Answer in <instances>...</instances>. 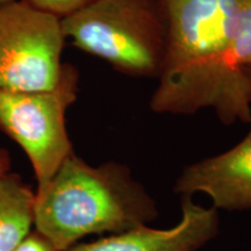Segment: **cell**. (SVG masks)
I'll return each instance as SVG.
<instances>
[{
    "label": "cell",
    "mask_w": 251,
    "mask_h": 251,
    "mask_svg": "<svg viewBox=\"0 0 251 251\" xmlns=\"http://www.w3.org/2000/svg\"><path fill=\"white\" fill-rule=\"evenodd\" d=\"M242 0H162L166 50L149 106L157 114L211 108L225 126L251 122V83L234 59Z\"/></svg>",
    "instance_id": "cell-1"
},
{
    "label": "cell",
    "mask_w": 251,
    "mask_h": 251,
    "mask_svg": "<svg viewBox=\"0 0 251 251\" xmlns=\"http://www.w3.org/2000/svg\"><path fill=\"white\" fill-rule=\"evenodd\" d=\"M155 199L126 164L92 166L76 153L35 192L36 231L58 251L93 234H119L158 218Z\"/></svg>",
    "instance_id": "cell-2"
},
{
    "label": "cell",
    "mask_w": 251,
    "mask_h": 251,
    "mask_svg": "<svg viewBox=\"0 0 251 251\" xmlns=\"http://www.w3.org/2000/svg\"><path fill=\"white\" fill-rule=\"evenodd\" d=\"M62 29L81 51L122 75L158 78L166 50L162 0H93L62 19Z\"/></svg>",
    "instance_id": "cell-3"
},
{
    "label": "cell",
    "mask_w": 251,
    "mask_h": 251,
    "mask_svg": "<svg viewBox=\"0 0 251 251\" xmlns=\"http://www.w3.org/2000/svg\"><path fill=\"white\" fill-rule=\"evenodd\" d=\"M79 74L64 63L58 85L48 91H0V130L23 148L37 188L51 179L74 153L65 114L77 100Z\"/></svg>",
    "instance_id": "cell-4"
},
{
    "label": "cell",
    "mask_w": 251,
    "mask_h": 251,
    "mask_svg": "<svg viewBox=\"0 0 251 251\" xmlns=\"http://www.w3.org/2000/svg\"><path fill=\"white\" fill-rule=\"evenodd\" d=\"M62 19L23 0L0 6V91H48L62 77Z\"/></svg>",
    "instance_id": "cell-5"
},
{
    "label": "cell",
    "mask_w": 251,
    "mask_h": 251,
    "mask_svg": "<svg viewBox=\"0 0 251 251\" xmlns=\"http://www.w3.org/2000/svg\"><path fill=\"white\" fill-rule=\"evenodd\" d=\"M220 233L215 207H203L192 197H181V219L168 229L142 226L90 243H77L67 251H200Z\"/></svg>",
    "instance_id": "cell-6"
},
{
    "label": "cell",
    "mask_w": 251,
    "mask_h": 251,
    "mask_svg": "<svg viewBox=\"0 0 251 251\" xmlns=\"http://www.w3.org/2000/svg\"><path fill=\"white\" fill-rule=\"evenodd\" d=\"M174 190L181 197L207 194L218 211L251 209V128L231 149L186 166Z\"/></svg>",
    "instance_id": "cell-7"
},
{
    "label": "cell",
    "mask_w": 251,
    "mask_h": 251,
    "mask_svg": "<svg viewBox=\"0 0 251 251\" xmlns=\"http://www.w3.org/2000/svg\"><path fill=\"white\" fill-rule=\"evenodd\" d=\"M35 193L17 174L0 175V251H13L30 234Z\"/></svg>",
    "instance_id": "cell-8"
},
{
    "label": "cell",
    "mask_w": 251,
    "mask_h": 251,
    "mask_svg": "<svg viewBox=\"0 0 251 251\" xmlns=\"http://www.w3.org/2000/svg\"><path fill=\"white\" fill-rule=\"evenodd\" d=\"M234 59L241 69L251 67V0H242L234 36Z\"/></svg>",
    "instance_id": "cell-9"
},
{
    "label": "cell",
    "mask_w": 251,
    "mask_h": 251,
    "mask_svg": "<svg viewBox=\"0 0 251 251\" xmlns=\"http://www.w3.org/2000/svg\"><path fill=\"white\" fill-rule=\"evenodd\" d=\"M23 1L39 11L63 19L76 13L93 0H23Z\"/></svg>",
    "instance_id": "cell-10"
},
{
    "label": "cell",
    "mask_w": 251,
    "mask_h": 251,
    "mask_svg": "<svg viewBox=\"0 0 251 251\" xmlns=\"http://www.w3.org/2000/svg\"><path fill=\"white\" fill-rule=\"evenodd\" d=\"M13 251H58L40 233L29 234Z\"/></svg>",
    "instance_id": "cell-11"
},
{
    "label": "cell",
    "mask_w": 251,
    "mask_h": 251,
    "mask_svg": "<svg viewBox=\"0 0 251 251\" xmlns=\"http://www.w3.org/2000/svg\"><path fill=\"white\" fill-rule=\"evenodd\" d=\"M11 155L7 150L4 148H0V175L6 174L11 170Z\"/></svg>",
    "instance_id": "cell-12"
},
{
    "label": "cell",
    "mask_w": 251,
    "mask_h": 251,
    "mask_svg": "<svg viewBox=\"0 0 251 251\" xmlns=\"http://www.w3.org/2000/svg\"><path fill=\"white\" fill-rule=\"evenodd\" d=\"M243 71H244V74L247 75V77L249 78V80H250V83H251V67L243 68Z\"/></svg>",
    "instance_id": "cell-13"
},
{
    "label": "cell",
    "mask_w": 251,
    "mask_h": 251,
    "mask_svg": "<svg viewBox=\"0 0 251 251\" xmlns=\"http://www.w3.org/2000/svg\"><path fill=\"white\" fill-rule=\"evenodd\" d=\"M11 1H13V0H0V6L7 4V2H11Z\"/></svg>",
    "instance_id": "cell-14"
}]
</instances>
